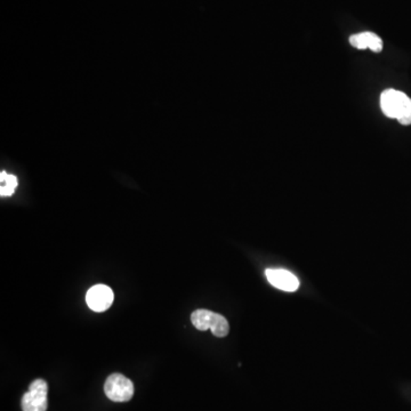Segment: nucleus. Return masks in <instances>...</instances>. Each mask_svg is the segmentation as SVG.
<instances>
[{
  "instance_id": "f257e3e1",
  "label": "nucleus",
  "mask_w": 411,
  "mask_h": 411,
  "mask_svg": "<svg viewBox=\"0 0 411 411\" xmlns=\"http://www.w3.org/2000/svg\"><path fill=\"white\" fill-rule=\"evenodd\" d=\"M380 108L386 117L401 125H411V99L397 89H386L380 95Z\"/></svg>"
},
{
  "instance_id": "f03ea898",
  "label": "nucleus",
  "mask_w": 411,
  "mask_h": 411,
  "mask_svg": "<svg viewBox=\"0 0 411 411\" xmlns=\"http://www.w3.org/2000/svg\"><path fill=\"white\" fill-rule=\"evenodd\" d=\"M191 322L200 331L212 330L216 337H225L230 331L228 320L219 313L212 312L209 309H197L191 314Z\"/></svg>"
},
{
  "instance_id": "7ed1b4c3",
  "label": "nucleus",
  "mask_w": 411,
  "mask_h": 411,
  "mask_svg": "<svg viewBox=\"0 0 411 411\" xmlns=\"http://www.w3.org/2000/svg\"><path fill=\"white\" fill-rule=\"evenodd\" d=\"M134 384L121 373H112L105 380V395L114 402H127L134 397Z\"/></svg>"
},
{
  "instance_id": "20e7f679",
  "label": "nucleus",
  "mask_w": 411,
  "mask_h": 411,
  "mask_svg": "<svg viewBox=\"0 0 411 411\" xmlns=\"http://www.w3.org/2000/svg\"><path fill=\"white\" fill-rule=\"evenodd\" d=\"M48 385L44 379H35L30 384L29 391L22 398V410L46 411L48 407L47 401Z\"/></svg>"
},
{
  "instance_id": "39448f33",
  "label": "nucleus",
  "mask_w": 411,
  "mask_h": 411,
  "mask_svg": "<svg viewBox=\"0 0 411 411\" xmlns=\"http://www.w3.org/2000/svg\"><path fill=\"white\" fill-rule=\"evenodd\" d=\"M114 295L112 289L105 285L92 287L86 295V302L89 309L95 312H104L111 307Z\"/></svg>"
},
{
  "instance_id": "423d86ee",
  "label": "nucleus",
  "mask_w": 411,
  "mask_h": 411,
  "mask_svg": "<svg viewBox=\"0 0 411 411\" xmlns=\"http://www.w3.org/2000/svg\"><path fill=\"white\" fill-rule=\"evenodd\" d=\"M268 283L283 292H292L300 288V281L292 272L283 268H268L265 271Z\"/></svg>"
},
{
  "instance_id": "0eeeda50",
  "label": "nucleus",
  "mask_w": 411,
  "mask_h": 411,
  "mask_svg": "<svg viewBox=\"0 0 411 411\" xmlns=\"http://www.w3.org/2000/svg\"><path fill=\"white\" fill-rule=\"evenodd\" d=\"M350 44L358 50H371L375 53L382 52L383 40L376 33H361L351 35Z\"/></svg>"
},
{
  "instance_id": "6e6552de",
  "label": "nucleus",
  "mask_w": 411,
  "mask_h": 411,
  "mask_svg": "<svg viewBox=\"0 0 411 411\" xmlns=\"http://www.w3.org/2000/svg\"><path fill=\"white\" fill-rule=\"evenodd\" d=\"M16 187H18L16 176L7 174L6 172H0V196H12Z\"/></svg>"
}]
</instances>
